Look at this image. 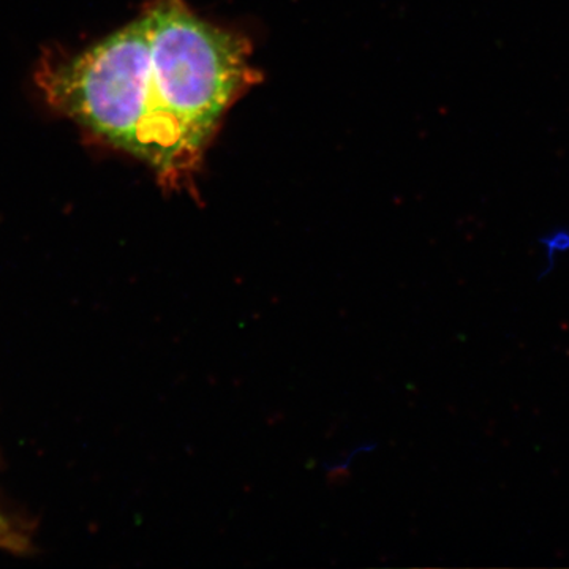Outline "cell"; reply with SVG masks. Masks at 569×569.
Returning a JSON list of instances; mask_svg holds the SVG:
<instances>
[{
    "mask_svg": "<svg viewBox=\"0 0 569 569\" xmlns=\"http://www.w3.org/2000/svg\"><path fill=\"white\" fill-rule=\"evenodd\" d=\"M140 17L159 110L182 148L201 163L224 112L260 80L250 66V44L201 20L183 0H152Z\"/></svg>",
    "mask_w": 569,
    "mask_h": 569,
    "instance_id": "cell-1",
    "label": "cell"
},
{
    "mask_svg": "<svg viewBox=\"0 0 569 569\" xmlns=\"http://www.w3.org/2000/svg\"><path fill=\"white\" fill-rule=\"evenodd\" d=\"M18 545H20V542H18L17 535H14L10 527L7 526L6 520L0 518V546L17 548Z\"/></svg>",
    "mask_w": 569,
    "mask_h": 569,
    "instance_id": "cell-2",
    "label": "cell"
}]
</instances>
